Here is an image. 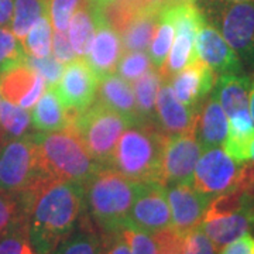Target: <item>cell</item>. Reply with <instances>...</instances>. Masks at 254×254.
<instances>
[{"mask_svg":"<svg viewBox=\"0 0 254 254\" xmlns=\"http://www.w3.org/2000/svg\"><path fill=\"white\" fill-rule=\"evenodd\" d=\"M85 205V184L44 182L34 192L28 210V240L36 254H53L79 223Z\"/></svg>","mask_w":254,"mask_h":254,"instance_id":"obj_1","label":"cell"},{"mask_svg":"<svg viewBox=\"0 0 254 254\" xmlns=\"http://www.w3.org/2000/svg\"><path fill=\"white\" fill-rule=\"evenodd\" d=\"M167 136L155 122L138 120L122 133L109 168L134 182L163 184V154Z\"/></svg>","mask_w":254,"mask_h":254,"instance_id":"obj_2","label":"cell"},{"mask_svg":"<svg viewBox=\"0 0 254 254\" xmlns=\"http://www.w3.org/2000/svg\"><path fill=\"white\" fill-rule=\"evenodd\" d=\"M37 161L47 178L54 181L86 184L103 168L71 130L54 133H31Z\"/></svg>","mask_w":254,"mask_h":254,"instance_id":"obj_3","label":"cell"},{"mask_svg":"<svg viewBox=\"0 0 254 254\" xmlns=\"http://www.w3.org/2000/svg\"><path fill=\"white\" fill-rule=\"evenodd\" d=\"M138 184L109 167H103L85 184L86 209L105 235L125 227Z\"/></svg>","mask_w":254,"mask_h":254,"instance_id":"obj_4","label":"cell"},{"mask_svg":"<svg viewBox=\"0 0 254 254\" xmlns=\"http://www.w3.org/2000/svg\"><path fill=\"white\" fill-rule=\"evenodd\" d=\"M130 123L95 99L88 109L75 115L69 130L103 167H109L119 138Z\"/></svg>","mask_w":254,"mask_h":254,"instance_id":"obj_5","label":"cell"},{"mask_svg":"<svg viewBox=\"0 0 254 254\" xmlns=\"http://www.w3.org/2000/svg\"><path fill=\"white\" fill-rule=\"evenodd\" d=\"M50 181L40 170L31 133L0 143V190L23 195Z\"/></svg>","mask_w":254,"mask_h":254,"instance_id":"obj_6","label":"cell"},{"mask_svg":"<svg viewBox=\"0 0 254 254\" xmlns=\"http://www.w3.org/2000/svg\"><path fill=\"white\" fill-rule=\"evenodd\" d=\"M216 21L239 60L254 65V1L216 4Z\"/></svg>","mask_w":254,"mask_h":254,"instance_id":"obj_7","label":"cell"},{"mask_svg":"<svg viewBox=\"0 0 254 254\" xmlns=\"http://www.w3.org/2000/svg\"><path fill=\"white\" fill-rule=\"evenodd\" d=\"M125 226L134 227L148 235L171 227V212L165 185L157 182L138 184Z\"/></svg>","mask_w":254,"mask_h":254,"instance_id":"obj_8","label":"cell"},{"mask_svg":"<svg viewBox=\"0 0 254 254\" xmlns=\"http://www.w3.org/2000/svg\"><path fill=\"white\" fill-rule=\"evenodd\" d=\"M242 164H237L220 147H212L200 154L192 175V187L208 196H218L233 190Z\"/></svg>","mask_w":254,"mask_h":254,"instance_id":"obj_9","label":"cell"},{"mask_svg":"<svg viewBox=\"0 0 254 254\" xmlns=\"http://www.w3.org/2000/svg\"><path fill=\"white\" fill-rule=\"evenodd\" d=\"M196 123V122H195ZM202 154L195 125L190 130L165 138L163 154V184H192L195 165Z\"/></svg>","mask_w":254,"mask_h":254,"instance_id":"obj_10","label":"cell"},{"mask_svg":"<svg viewBox=\"0 0 254 254\" xmlns=\"http://www.w3.org/2000/svg\"><path fill=\"white\" fill-rule=\"evenodd\" d=\"M99 81L86 60L76 57L65 64L61 79L54 85V89L64 105L78 115L95 102Z\"/></svg>","mask_w":254,"mask_h":254,"instance_id":"obj_11","label":"cell"},{"mask_svg":"<svg viewBox=\"0 0 254 254\" xmlns=\"http://www.w3.org/2000/svg\"><path fill=\"white\" fill-rule=\"evenodd\" d=\"M165 190L171 212V227L185 236L202 223L203 213L213 198L196 190L190 184H170L165 185Z\"/></svg>","mask_w":254,"mask_h":254,"instance_id":"obj_12","label":"cell"},{"mask_svg":"<svg viewBox=\"0 0 254 254\" xmlns=\"http://www.w3.org/2000/svg\"><path fill=\"white\" fill-rule=\"evenodd\" d=\"M195 50L198 60L203 61L216 75L240 73L242 61L232 47L222 37L220 31L210 23H203L196 33Z\"/></svg>","mask_w":254,"mask_h":254,"instance_id":"obj_13","label":"cell"},{"mask_svg":"<svg viewBox=\"0 0 254 254\" xmlns=\"http://www.w3.org/2000/svg\"><path fill=\"white\" fill-rule=\"evenodd\" d=\"M218 75L206 64L196 60L171 79L175 98L193 112H199L203 102L213 89Z\"/></svg>","mask_w":254,"mask_h":254,"instance_id":"obj_14","label":"cell"},{"mask_svg":"<svg viewBox=\"0 0 254 254\" xmlns=\"http://www.w3.org/2000/svg\"><path fill=\"white\" fill-rule=\"evenodd\" d=\"M46 89V81L26 64L13 66L0 75L1 98L24 109H31Z\"/></svg>","mask_w":254,"mask_h":254,"instance_id":"obj_15","label":"cell"},{"mask_svg":"<svg viewBox=\"0 0 254 254\" xmlns=\"http://www.w3.org/2000/svg\"><path fill=\"white\" fill-rule=\"evenodd\" d=\"M98 13V27L92 40L89 53L85 57L93 72L102 79L116 69L122 55L125 53L122 37L115 28L109 26L105 18Z\"/></svg>","mask_w":254,"mask_h":254,"instance_id":"obj_16","label":"cell"},{"mask_svg":"<svg viewBox=\"0 0 254 254\" xmlns=\"http://www.w3.org/2000/svg\"><path fill=\"white\" fill-rule=\"evenodd\" d=\"M198 112H193L175 98L171 81L163 79L155 102V123L165 136L190 130L196 122Z\"/></svg>","mask_w":254,"mask_h":254,"instance_id":"obj_17","label":"cell"},{"mask_svg":"<svg viewBox=\"0 0 254 254\" xmlns=\"http://www.w3.org/2000/svg\"><path fill=\"white\" fill-rule=\"evenodd\" d=\"M30 118L34 130L54 133L69 130L75 113L68 109L63 103V100L58 98L54 86H50V89H46L41 98L33 106Z\"/></svg>","mask_w":254,"mask_h":254,"instance_id":"obj_18","label":"cell"},{"mask_svg":"<svg viewBox=\"0 0 254 254\" xmlns=\"http://www.w3.org/2000/svg\"><path fill=\"white\" fill-rule=\"evenodd\" d=\"M96 100L123 116L128 123L140 120L137 115L136 98L131 82L123 79L118 73H110L100 79Z\"/></svg>","mask_w":254,"mask_h":254,"instance_id":"obj_19","label":"cell"},{"mask_svg":"<svg viewBox=\"0 0 254 254\" xmlns=\"http://www.w3.org/2000/svg\"><path fill=\"white\" fill-rule=\"evenodd\" d=\"M195 130L202 150L223 144L227 134V116L213 93L198 112Z\"/></svg>","mask_w":254,"mask_h":254,"instance_id":"obj_20","label":"cell"},{"mask_svg":"<svg viewBox=\"0 0 254 254\" xmlns=\"http://www.w3.org/2000/svg\"><path fill=\"white\" fill-rule=\"evenodd\" d=\"M254 148V123L249 110L237 112L229 118L223 150L237 164L252 160Z\"/></svg>","mask_w":254,"mask_h":254,"instance_id":"obj_21","label":"cell"},{"mask_svg":"<svg viewBox=\"0 0 254 254\" xmlns=\"http://www.w3.org/2000/svg\"><path fill=\"white\" fill-rule=\"evenodd\" d=\"M215 91L212 92L223 108L226 116H233L237 112L249 110V96L252 79L242 73H226L216 79Z\"/></svg>","mask_w":254,"mask_h":254,"instance_id":"obj_22","label":"cell"},{"mask_svg":"<svg viewBox=\"0 0 254 254\" xmlns=\"http://www.w3.org/2000/svg\"><path fill=\"white\" fill-rule=\"evenodd\" d=\"M252 216L253 213L250 210H242L233 215L203 220L199 226L208 235L209 239L220 247L247 233Z\"/></svg>","mask_w":254,"mask_h":254,"instance_id":"obj_23","label":"cell"},{"mask_svg":"<svg viewBox=\"0 0 254 254\" xmlns=\"http://www.w3.org/2000/svg\"><path fill=\"white\" fill-rule=\"evenodd\" d=\"M96 27H98V13L92 10L85 1L73 13L68 26V38L75 54L78 57L85 58L88 55L92 40L96 33Z\"/></svg>","mask_w":254,"mask_h":254,"instance_id":"obj_24","label":"cell"},{"mask_svg":"<svg viewBox=\"0 0 254 254\" xmlns=\"http://www.w3.org/2000/svg\"><path fill=\"white\" fill-rule=\"evenodd\" d=\"M160 23V11L144 10L133 18L120 34L125 51H145Z\"/></svg>","mask_w":254,"mask_h":254,"instance_id":"obj_25","label":"cell"},{"mask_svg":"<svg viewBox=\"0 0 254 254\" xmlns=\"http://www.w3.org/2000/svg\"><path fill=\"white\" fill-rule=\"evenodd\" d=\"M161 81L163 78L158 69H148L134 81L133 91L136 98L137 115L140 120L155 122V102Z\"/></svg>","mask_w":254,"mask_h":254,"instance_id":"obj_26","label":"cell"},{"mask_svg":"<svg viewBox=\"0 0 254 254\" xmlns=\"http://www.w3.org/2000/svg\"><path fill=\"white\" fill-rule=\"evenodd\" d=\"M48 14V0H14L10 30L21 41L37 20Z\"/></svg>","mask_w":254,"mask_h":254,"instance_id":"obj_27","label":"cell"},{"mask_svg":"<svg viewBox=\"0 0 254 254\" xmlns=\"http://www.w3.org/2000/svg\"><path fill=\"white\" fill-rule=\"evenodd\" d=\"M31 118L28 109L1 100L0 103V143L30 134Z\"/></svg>","mask_w":254,"mask_h":254,"instance_id":"obj_28","label":"cell"},{"mask_svg":"<svg viewBox=\"0 0 254 254\" xmlns=\"http://www.w3.org/2000/svg\"><path fill=\"white\" fill-rule=\"evenodd\" d=\"M26 54L43 58L51 54L53 47V24L48 14H44L34 23V26L28 30L26 37L21 40Z\"/></svg>","mask_w":254,"mask_h":254,"instance_id":"obj_29","label":"cell"},{"mask_svg":"<svg viewBox=\"0 0 254 254\" xmlns=\"http://www.w3.org/2000/svg\"><path fill=\"white\" fill-rule=\"evenodd\" d=\"M102 242L89 227H75L72 233L57 246L53 254H99Z\"/></svg>","mask_w":254,"mask_h":254,"instance_id":"obj_30","label":"cell"},{"mask_svg":"<svg viewBox=\"0 0 254 254\" xmlns=\"http://www.w3.org/2000/svg\"><path fill=\"white\" fill-rule=\"evenodd\" d=\"M27 209L21 198L0 190V237L14 227L27 223Z\"/></svg>","mask_w":254,"mask_h":254,"instance_id":"obj_31","label":"cell"},{"mask_svg":"<svg viewBox=\"0 0 254 254\" xmlns=\"http://www.w3.org/2000/svg\"><path fill=\"white\" fill-rule=\"evenodd\" d=\"M174 37H175V27L168 20L160 17L158 27L155 30V34L150 44L148 57L155 69H160L167 61V57L170 54V50L173 46Z\"/></svg>","mask_w":254,"mask_h":254,"instance_id":"obj_32","label":"cell"},{"mask_svg":"<svg viewBox=\"0 0 254 254\" xmlns=\"http://www.w3.org/2000/svg\"><path fill=\"white\" fill-rule=\"evenodd\" d=\"M26 51L10 28L0 27V75L23 64Z\"/></svg>","mask_w":254,"mask_h":254,"instance_id":"obj_33","label":"cell"},{"mask_svg":"<svg viewBox=\"0 0 254 254\" xmlns=\"http://www.w3.org/2000/svg\"><path fill=\"white\" fill-rule=\"evenodd\" d=\"M148 69H151V60L144 51H125L116 66L119 76L128 82H134Z\"/></svg>","mask_w":254,"mask_h":254,"instance_id":"obj_34","label":"cell"},{"mask_svg":"<svg viewBox=\"0 0 254 254\" xmlns=\"http://www.w3.org/2000/svg\"><path fill=\"white\" fill-rule=\"evenodd\" d=\"M23 64H26L28 68H31L34 72L38 73L46 81L47 86L57 85L64 72V64L55 60L54 55L51 54L43 58H36V57L26 54Z\"/></svg>","mask_w":254,"mask_h":254,"instance_id":"obj_35","label":"cell"},{"mask_svg":"<svg viewBox=\"0 0 254 254\" xmlns=\"http://www.w3.org/2000/svg\"><path fill=\"white\" fill-rule=\"evenodd\" d=\"M86 0H48V16L57 31H66L73 13Z\"/></svg>","mask_w":254,"mask_h":254,"instance_id":"obj_36","label":"cell"},{"mask_svg":"<svg viewBox=\"0 0 254 254\" xmlns=\"http://www.w3.org/2000/svg\"><path fill=\"white\" fill-rule=\"evenodd\" d=\"M0 254H36L28 240L27 223L14 227L0 237Z\"/></svg>","mask_w":254,"mask_h":254,"instance_id":"obj_37","label":"cell"},{"mask_svg":"<svg viewBox=\"0 0 254 254\" xmlns=\"http://www.w3.org/2000/svg\"><path fill=\"white\" fill-rule=\"evenodd\" d=\"M182 254H218V246L198 226L184 236Z\"/></svg>","mask_w":254,"mask_h":254,"instance_id":"obj_38","label":"cell"},{"mask_svg":"<svg viewBox=\"0 0 254 254\" xmlns=\"http://www.w3.org/2000/svg\"><path fill=\"white\" fill-rule=\"evenodd\" d=\"M120 233L127 242L131 254H157L154 239L151 235L130 226L123 227Z\"/></svg>","mask_w":254,"mask_h":254,"instance_id":"obj_39","label":"cell"},{"mask_svg":"<svg viewBox=\"0 0 254 254\" xmlns=\"http://www.w3.org/2000/svg\"><path fill=\"white\" fill-rule=\"evenodd\" d=\"M151 236L154 239L157 254H182L184 252V236L177 233L173 227L160 230Z\"/></svg>","mask_w":254,"mask_h":254,"instance_id":"obj_40","label":"cell"},{"mask_svg":"<svg viewBox=\"0 0 254 254\" xmlns=\"http://www.w3.org/2000/svg\"><path fill=\"white\" fill-rule=\"evenodd\" d=\"M53 53H54L55 60H58L60 63L68 64L73 61L78 55L75 54L72 46L69 43V38L65 34V31H57L55 30L53 34V47H51Z\"/></svg>","mask_w":254,"mask_h":254,"instance_id":"obj_41","label":"cell"},{"mask_svg":"<svg viewBox=\"0 0 254 254\" xmlns=\"http://www.w3.org/2000/svg\"><path fill=\"white\" fill-rule=\"evenodd\" d=\"M233 190L242 192L247 198L254 200V161H246L240 165V170L237 174L236 184Z\"/></svg>","mask_w":254,"mask_h":254,"instance_id":"obj_42","label":"cell"},{"mask_svg":"<svg viewBox=\"0 0 254 254\" xmlns=\"http://www.w3.org/2000/svg\"><path fill=\"white\" fill-rule=\"evenodd\" d=\"M220 254H254V237L245 233L223 246Z\"/></svg>","mask_w":254,"mask_h":254,"instance_id":"obj_43","label":"cell"},{"mask_svg":"<svg viewBox=\"0 0 254 254\" xmlns=\"http://www.w3.org/2000/svg\"><path fill=\"white\" fill-rule=\"evenodd\" d=\"M105 252L106 254H131L130 247L122 236L120 230L115 233H108L105 237Z\"/></svg>","mask_w":254,"mask_h":254,"instance_id":"obj_44","label":"cell"},{"mask_svg":"<svg viewBox=\"0 0 254 254\" xmlns=\"http://www.w3.org/2000/svg\"><path fill=\"white\" fill-rule=\"evenodd\" d=\"M13 16V0H0V27L10 24Z\"/></svg>","mask_w":254,"mask_h":254,"instance_id":"obj_45","label":"cell"},{"mask_svg":"<svg viewBox=\"0 0 254 254\" xmlns=\"http://www.w3.org/2000/svg\"><path fill=\"white\" fill-rule=\"evenodd\" d=\"M145 7L155 11H161L167 6V0H143Z\"/></svg>","mask_w":254,"mask_h":254,"instance_id":"obj_46","label":"cell"},{"mask_svg":"<svg viewBox=\"0 0 254 254\" xmlns=\"http://www.w3.org/2000/svg\"><path fill=\"white\" fill-rule=\"evenodd\" d=\"M113 0H86V4L95 11H100L102 9H105L108 4H110Z\"/></svg>","mask_w":254,"mask_h":254,"instance_id":"obj_47","label":"cell"},{"mask_svg":"<svg viewBox=\"0 0 254 254\" xmlns=\"http://www.w3.org/2000/svg\"><path fill=\"white\" fill-rule=\"evenodd\" d=\"M249 112L254 123V78L252 79V88H250V96H249Z\"/></svg>","mask_w":254,"mask_h":254,"instance_id":"obj_48","label":"cell"},{"mask_svg":"<svg viewBox=\"0 0 254 254\" xmlns=\"http://www.w3.org/2000/svg\"><path fill=\"white\" fill-rule=\"evenodd\" d=\"M239 1H254V0H212L215 4H223V3H239Z\"/></svg>","mask_w":254,"mask_h":254,"instance_id":"obj_49","label":"cell"},{"mask_svg":"<svg viewBox=\"0 0 254 254\" xmlns=\"http://www.w3.org/2000/svg\"><path fill=\"white\" fill-rule=\"evenodd\" d=\"M196 0H167V6L170 4H180V3H195Z\"/></svg>","mask_w":254,"mask_h":254,"instance_id":"obj_50","label":"cell"},{"mask_svg":"<svg viewBox=\"0 0 254 254\" xmlns=\"http://www.w3.org/2000/svg\"><path fill=\"white\" fill-rule=\"evenodd\" d=\"M99 254H106V252H105V249H103V243H102V247H100Z\"/></svg>","mask_w":254,"mask_h":254,"instance_id":"obj_51","label":"cell"},{"mask_svg":"<svg viewBox=\"0 0 254 254\" xmlns=\"http://www.w3.org/2000/svg\"><path fill=\"white\" fill-rule=\"evenodd\" d=\"M252 160L254 161V148H253V154H252Z\"/></svg>","mask_w":254,"mask_h":254,"instance_id":"obj_52","label":"cell"},{"mask_svg":"<svg viewBox=\"0 0 254 254\" xmlns=\"http://www.w3.org/2000/svg\"><path fill=\"white\" fill-rule=\"evenodd\" d=\"M0 103H1V95H0Z\"/></svg>","mask_w":254,"mask_h":254,"instance_id":"obj_53","label":"cell"}]
</instances>
